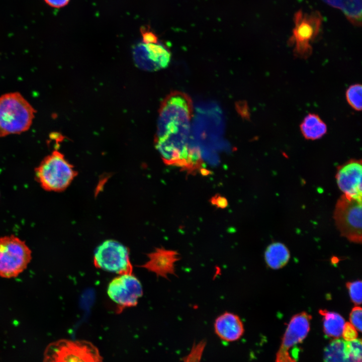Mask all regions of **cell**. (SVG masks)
Masks as SVG:
<instances>
[{
	"instance_id": "cell-1",
	"label": "cell",
	"mask_w": 362,
	"mask_h": 362,
	"mask_svg": "<svg viewBox=\"0 0 362 362\" xmlns=\"http://www.w3.org/2000/svg\"><path fill=\"white\" fill-rule=\"evenodd\" d=\"M193 107L186 94L174 91L162 102L155 146L164 162L188 170Z\"/></svg>"
},
{
	"instance_id": "cell-2",
	"label": "cell",
	"mask_w": 362,
	"mask_h": 362,
	"mask_svg": "<svg viewBox=\"0 0 362 362\" xmlns=\"http://www.w3.org/2000/svg\"><path fill=\"white\" fill-rule=\"evenodd\" d=\"M36 111L19 93L0 96V137L20 134L32 125Z\"/></svg>"
},
{
	"instance_id": "cell-3",
	"label": "cell",
	"mask_w": 362,
	"mask_h": 362,
	"mask_svg": "<svg viewBox=\"0 0 362 362\" xmlns=\"http://www.w3.org/2000/svg\"><path fill=\"white\" fill-rule=\"evenodd\" d=\"M73 166L60 151L55 150L45 157L35 169L36 180L44 190H65L76 175Z\"/></svg>"
},
{
	"instance_id": "cell-4",
	"label": "cell",
	"mask_w": 362,
	"mask_h": 362,
	"mask_svg": "<svg viewBox=\"0 0 362 362\" xmlns=\"http://www.w3.org/2000/svg\"><path fill=\"white\" fill-rule=\"evenodd\" d=\"M44 362H103L96 346L85 340L61 339L50 343Z\"/></svg>"
},
{
	"instance_id": "cell-5",
	"label": "cell",
	"mask_w": 362,
	"mask_h": 362,
	"mask_svg": "<svg viewBox=\"0 0 362 362\" xmlns=\"http://www.w3.org/2000/svg\"><path fill=\"white\" fill-rule=\"evenodd\" d=\"M32 252L25 242L14 235L0 237V277L15 278L27 267Z\"/></svg>"
},
{
	"instance_id": "cell-6",
	"label": "cell",
	"mask_w": 362,
	"mask_h": 362,
	"mask_svg": "<svg viewBox=\"0 0 362 362\" xmlns=\"http://www.w3.org/2000/svg\"><path fill=\"white\" fill-rule=\"evenodd\" d=\"M361 200L343 194L338 200L334 219L341 235L349 241L361 243Z\"/></svg>"
},
{
	"instance_id": "cell-7",
	"label": "cell",
	"mask_w": 362,
	"mask_h": 362,
	"mask_svg": "<svg viewBox=\"0 0 362 362\" xmlns=\"http://www.w3.org/2000/svg\"><path fill=\"white\" fill-rule=\"evenodd\" d=\"M94 263L98 268L119 275L133 273L128 248L114 240H107L97 248Z\"/></svg>"
},
{
	"instance_id": "cell-8",
	"label": "cell",
	"mask_w": 362,
	"mask_h": 362,
	"mask_svg": "<svg viewBox=\"0 0 362 362\" xmlns=\"http://www.w3.org/2000/svg\"><path fill=\"white\" fill-rule=\"evenodd\" d=\"M107 293L121 312L124 308L135 306L142 296L143 289L139 280L133 273L119 275L109 284Z\"/></svg>"
},
{
	"instance_id": "cell-9",
	"label": "cell",
	"mask_w": 362,
	"mask_h": 362,
	"mask_svg": "<svg viewBox=\"0 0 362 362\" xmlns=\"http://www.w3.org/2000/svg\"><path fill=\"white\" fill-rule=\"evenodd\" d=\"M312 316L306 312L294 315L286 329L282 343L277 353L276 362H296L292 358L290 351L306 337Z\"/></svg>"
},
{
	"instance_id": "cell-10",
	"label": "cell",
	"mask_w": 362,
	"mask_h": 362,
	"mask_svg": "<svg viewBox=\"0 0 362 362\" xmlns=\"http://www.w3.org/2000/svg\"><path fill=\"white\" fill-rule=\"evenodd\" d=\"M295 22L292 40L295 43L294 54L298 58L307 59L312 53L310 42L317 36L320 21L314 17L303 18L301 13H298Z\"/></svg>"
},
{
	"instance_id": "cell-11",
	"label": "cell",
	"mask_w": 362,
	"mask_h": 362,
	"mask_svg": "<svg viewBox=\"0 0 362 362\" xmlns=\"http://www.w3.org/2000/svg\"><path fill=\"white\" fill-rule=\"evenodd\" d=\"M136 64L148 71H156L167 67L170 61L171 53L163 45L141 43L133 50Z\"/></svg>"
},
{
	"instance_id": "cell-12",
	"label": "cell",
	"mask_w": 362,
	"mask_h": 362,
	"mask_svg": "<svg viewBox=\"0 0 362 362\" xmlns=\"http://www.w3.org/2000/svg\"><path fill=\"white\" fill-rule=\"evenodd\" d=\"M361 159H352L337 169L335 178L338 188L344 195L361 199L362 197Z\"/></svg>"
},
{
	"instance_id": "cell-13",
	"label": "cell",
	"mask_w": 362,
	"mask_h": 362,
	"mask_svg": "<svg viewBox=\"0 0 362 362\" xmlns=\"http://www.w3.org/2000/svg\"><path fill=\"white\" fill-rule=\"evenodd\" d=\"M148 260L140 267L155 274L157 277L168 279V275L177 276L175 273V263L180 259L177 251L157 247L147 254Z\"/></svg>"
},
{
	"instance_id": "cell-14",
	"label": "cell",
	"mask_w": 362,
	"mask_h": 362,
	"mask_svg": "<svg viewBox=\"0 0 362 362\" xmlns=\"http://www.w3.org/2000/svg\"><path fill=\"white\" fill-rule=\"evenodd\" d=\"M324 362H361V341L336 338L326 347Z\"/></svg>"
},
{
	"instance_id": "cell-15",
	"label": "cell",
	"mask_w": 362,
	"mask_h": 362,
	"mask_svg": "<svg viewBox=\"0 0 362 362\" xmlns=\"http://www.w3.org/2000/svg\"><path fill=\"white\" fill-rule=\"evenodd\" d=\"M214 329L217 336L226 342L238 340L244 332V325L240 317L228 311L222 313L215 319Z\"/></svg>"
},
{
	"instance_id": "cell-16",
	"label": "cell",
	"mask_w": 362,
	"mask_h": 362,
	"mask_svg": "<svg viewBox=\"0 0 362 362\" xmlns=\"http://www.w3.org/2000/svg\"><path fill=\"white\" fill-rule=\"evenodd\" d=\"M300 129L307 140H315L322 137L327 131L325 123L315 113H309L302 120Z\"/></svg>"
},
{
	"instance_id": "cell-17",
	"label": "cell",
	"mask_w": 362,
	"mask_h": 362,
	"mask_svg": "<svg viewBox=\"0 0 362 362\" xmlns=\"http://www.w3.org/2000/svg\"><path fill=\"white\" fill-rule=\"evenodd\" d=\"M290 254L287 247L280 242L270 244L266 249L264 258L267 265L272 269H280L289 261Z\"/></svg>"
},
{
	"instance_id": "cell-18",
	"label": "cell",
	"mask_w": 362,
	"mask_h": 362,
	"mask_svg": "<svg viewBox=\"0 0 362 362\" xmlns=\"http://www.w3.org/2000/svg\"><path fill=\"white\" fill-rule=\"evenodd\" d=\"M333 7L340 9L354 24L361 20V0H322Z\"/></svg>"
},
{
	"instance_id": "cell-19",
	"label": "cell",
	"mask_w": 362,
	"mask_h": 362,
	"mask_svg": "<svg viewBox=\"0 0 362 362\" xmlns=\"http://www.w3.org/2000/svg\"><path fill=\"white\" fill-rule=\"evenodd\" d=\"M319 312L323 317V330L325 334L335 338L340 337L345 323L344 318L335 312L321 309Z\"/></svg>"
},
{
	"instance_id": "cell-20",
	"label": "cell",
	"mask_w": 362,
	"mask_h": 362,
	"mask_svg": "<svg viewBox=\"0 0 362 362\" xmlns=\"http://www.w3.org/2000/svg\"><path fill=\"white\" fill-rule=\"evenodd\" d=\"M362 86L360 83L350 85L345 92V98L350 107L356 111L362 109Z\"/></svg>"
},
{
	"instance_id": "cell-21",
	"label": "cell",
	"mask_w": 362,
	"mask_h": 362,
	"mask_svg": "<svg viewBox=\"0 0 362 362\" xmlns=\"http://www.w3.org/2000/svg\"><path fill=\"white\" fill-rule=\"evenodd\" d=\"M351 301L356 305L361 303V281L347 282L346 284Z\"/></svg>"
},
{
	"instance_id": "cell-22",
	"label": "cell",
	"mask_w": 362,
	"mask_h": 362,
	"mask_svg": "<svg viewBox=\"0 0 362 362\" xmlns=\"http://www.w3.org/2000/svg\"><path fill=\"white\" fill-rule=\"evenodd\" d=\"M362 309L360 307L353 308L349 315L350 323L359 332L361 331Z\"/></svg>"
},
{
	"instance_id": "cell-23",
	"label": "cell",
	"mask_w": 362,
	"mask_h": 362,
	"mask_svg": "<svg viewBox=\"0 0 362 362\" xmlns=\"http://www.w3.org/2000/svg\"><path fill=\"white\" fill-rule=\"evenodd\" d=\"M204 342H201L194 346L191 353L185 358L184 362H200L204 347Z\"/></svg>"
},
{
	"instance_id": "cell-24",
	"label": "cell",
	"mask_w": 362,
	"mask_h": 362,
	"mask_svg": "<svg viewBox=\"0 0 362 362\" xmlns=\"http://www.w3.org/2000/svg\"><path fill=\"white\" fill-rule=\"evenodd\" d=\"M357 335L355 327L350 322H345L342 333L343 339L346 340H351L356 338Z\"/></svg>"
},
{
	"instance_id": "cell-25",
	"label": "cell",
	"mask_w": 362,
	"mask_h": 362,
	"mask_svg": "<svg viewBox=\"0 0 362 362\" xmlns=\"http://www.w3.org/2000/svg\"><path fill=\"white\" fill-rule=\"evenodd\" d=\"M211 202L218 208H225L228 205L226 198L219 195H216L211 199Z\"/></svg>"
},
{
	"instance_id": "cell-26",
	"label": "cell",
	"mask_w": 362,
	"mask_h": 362,
	"mask_svg": "<svg viewBox=\"0 0 362 362\" xmlns=\"http://www.w3.org/2000/svg\"><path fill=\"white\" fill-rule=\"evenodd\" d=\"M143 41L144 43H157L156 36L151 32H142Z\"/></svg>"
},
{
	"instance_id": "cell-27",
	"label": "cell",
	"mask_w": 362,
	"mask_h": 362,
	"mask_svg": "<svg viewBox=\"0 0 362 362\" xmlns=\"http://www.w3.org/2000/svg\"><path fill=\"white\" fill-rule=\"evenodd\" d=\"M46 4L50 6L60 8L65 6L69 2V0H44Z\"/></svg>"
}]
</instances>
